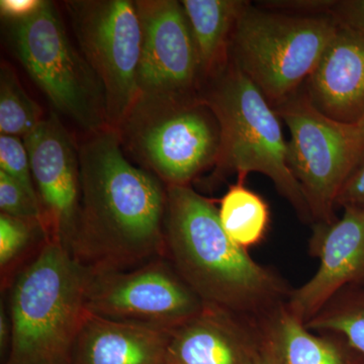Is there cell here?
Segmentation results:
<instances>
[{"mask_svg":"<svg viewBox=\"0 0 364 364\" xmlns=\"http://www.w3.org/2000/svg\"><path fill=\"white\" fill-rule=\"evenodd\" d=\"M86 134L78 144L81 203L72 256L90 274L163 257L166 188L127 159L116 129Z\"/></svg>","mask_w":364,"mask_h":364,"instance_id":"1","label":"cell"},{"mask_svg":"<svg viewBox=\"0 0 364 364\" xmlns=\"http://www.w3.org/2000/svg\"><path fill=\"white\" fill-rule=\"evenodd\" d=\"M165 257L205 305L232 315L282 305V280L230 239L219 210L189 186H166Z\"/></svg>","mask_w":364,"mask_h":364,"instance_id":"2","label":"cell"},{"mask_svg":"<svg viewBox=\"0 0 364 364\" xmlns=\"http://www.w3.org/2000/svg\"><path fill=\"white\" fill-rule=\"evenodd\" d=\"M88 279L68 249L43 242L11 289V339L4 364H70L88 315Z\"/></svg>","mask_w":364,"mask_h":364,"instance_id":"3","label":"cell"},{"mask_svg":"<svg viewBox=\"0 0 364 364\" xmlns=\"http://www.w3.org/2000/svg\"><path fill=\"white\" fill-rule=\"evenodd\" d=\"M200 97L221 127V151L215 174H237L238 181H245L251 172L263 174L301 219L313 221L301 186L287 164V141L279 117L259 88L229 60L224 70L203 83Z\"/></svg>","mask_w":364,"mask_h":364,"instance_id":"4","label":"cell"},{"mask_svg":"<svg viewBox=\"0 0 364 364\" xmlns=\"http://www.w3.org/2000/svg\"><path fill=\"white\" fill-rule=\"evenodd\" d=\"M117 131L123 149L166 186H189L221 151V127L200 95L138 97Z\"/></svg>","mask_w":364,"mask_h":364,"instance_id":"5","label":"cell"},{"mask_svg":"<svg viewBox=\"0 0 364 364\" xmlns=\"http://www.w3.org/2000/svg\"><path fill=\"white\" fill-rule=\"evenodd\" d=\"M337 28L333 16H296L250 2L235 26L229 60L274 109L301 90Z\"/></svg>","mask_w":364,"mask_h":364,"instance_id":"6","label":"cell"},{"mask_svg":"<svg viewBox=\"0 0 364 364\" xmlns=\"http://www.w3.org/2000/svg\"><path fill=\"white\" fill-rule=\"evenodd\" d=\"M14 52L54 109L86 133L107 126L104 86L67 35L52 1L21 20H11Z\"/></svg>","mask_w":364,"mask_h":364,"instance_id":"7","label":"cell"},{"mask_svg":"<svg viewBox=\"0 0 364 364\" xmlns=\"http://www.w3.org/2000/svg\"><path fill=\"white\" fill-rule=\"evenodd\" d=\"M274 111L289 128L287 164L313 221L331 224L340 191L364 153L363 129L321 114L301 90Z\"/></svg>","mask_w":364,"mask_h":364,"instance_id":"8","label":"cell"},{"mask_svg":"<svg viewBox=\"0 0 364 364\" xmlns=\"http://www.w3.org/2000/svg\"><path fill=\"white\" fill-rule=\"evenodd\" d=\"M79 50L104 86L107 126L119 128L138 97L142 28L135 1L71 0Z\"/></svg>","mask_w":364,"mask_h":364,"instance_id":"9","label":"cell"},{"mask_svg":"<svg viewBox=\"0 0 364 364\" xmlns=\"http://www.w3.org/2000/svg\"><path fill=\"white\" fill-rule=\"evenodd\" d=\"M205 306L165 256L127 272L90 273L86 309L97 317L171 332Z\"/></svg>","mask_w":364,"mask_h":364,"instance_id":"10","label":"cell"},{"mask_svg":"<svg viewBox=\"0 0 364 364\" xmlns=\"http://www.w3.org/2000/svg\"><path fill=\"white\" fill-rule=\"evenodd\" d=\"M135 4L143 36L138 97L200 95L198 55L181 1L138 0Z\"/></svg>","mask_w":364,"mask_h":364,"instance_id":"11","label":"cell"},{"mask_svg":"<svg viewBox=\"0 0 364 364\" xmlns=\"http://www.w3.org/2000/svg\"><path fill=\"white\" fill-rule=\"evenodd\" d=\"M42 212L45 240L70 248L81 203L78 145L52 112L23 139Z\"/></svg>","mask_w":364,"mask_h":364,"instance_id":"12","label":"cell"},{"mask_svg":"<svg viewBox=\"0 0 364 364\" xmlns=\"http://www.w3.org/2000/svg\"><path fill=\"white\" fill-rule=\"evenodd\" d=\"M314 247L318 267L289 294L287 308L304 323L320 313L344 287L364 279V208L346 207L340 219L317 224Z\"/></svg>","mask_w":364,"mask_h":364,"instance_id":"13","label":"cell"},{"mask_svg":"<svg viewBox=\"0 0 364 364\" xmlns=\"http://www.w3.org/2000/svg\"><path fill=\"white\" fill-rule=\"evenodd\" d=\"M338 23V21H337ZM303 92L321 114L358 124L364 117V35L338 23Z\"/></svg>","mask_w":364,"mask_h":364,"instance_id":"14","label":"cell"},{"mask_svg":"<svg viewBox=\"0 0 364 364\" xmlns=\"http://www.w3.org/2000/svg\"><path fill=\"white\" fill-rule=\"evenodd\" d=\"M257 348L237 316L205 305L170 333L165 364H251Z\"/></svg>","mask_w":364,"mask_h":364,"instance_id":"15","label":"cell"},{"mask_svg":"<svg viewBox=\"0 0 364 364\" xmlns=\"http://www.w3.org/2000/svg\"><path fill=\"white\" fill-rule=\"evenodd\" d=\"M170 333L88 313L70 364H165Z\"/></svg>","mask_w":364,"mask_h":364,"instance_id":"16","label":"cell"},{"mask_svg":"<svg viewBox=\"0 0 364 364\" xmlns=\"http://www.w3.org/2000/svg\"><path fill=\"white\" fill-rule=\"evenodd\" d=\"M258 336L268 364H348L338 344L314 335L287 304L263 316Z\"/></svg>","mask_w":364,"mask_h":364,"instance_id":"17","label":"cell"},{"mask_svg":"<svg viewBox=\"0 0 364 364\" xmlns=\"http://www.w3.org/2000/svg\"><path fill=\"white\" fill-rule=\"evenodd\" d=\"M249 4L244 0H182L198 55L202 85L229 63L232 35Z\"/></svg>","mask_w":364,"mask_h":364,"instance_id":"18","label":"cell"},{"mask_svg":"<svg viewBox=\"0 0 364 364\" xmlns=\"http://www.w3.org/2000/svg\"><path fill=\"white\" fill-rule=\"evenodd\" d=\"M218 210L224 231L246 250L260 243L267 233L269 207L264 198L246 188L244 181L229 186Z\"/></svg>","mask_w":364,"mask_h":364,"instance_id":"19","label":"cell"},{"mask_svg":"<svg viewBox=\"0 0 364 364\" xmlns=\"http://www.w3.org/2000/svg\"><path fill=\"white\" fill-rule=\"evenodd\" d=\"M44 112L23 90L16 71L9 64L0 69V133L25 138L43 121Z\"/></svg>","mask_w":364,"mask_h":364,"instance_id":"20","label":"cell"},{"mask_svg":"<svg viewBox=\"0 0 364 364\" xmlns=\"http://www.w3.org/2000/svg\"><path fill=\"white\" fill-rule=\"evenodd\" d=\"M306 326L341 335L351 348L364 355V291L338 306H325Z\"/></svg>","mask_w":364,"mask_h":364,"instance_id":"21","label":"cell"},{"mask_svg":"<svg viewBox=\"0 0 364 364\" xmlns=\"http://www.w3.org/2000/svg\"><path fill=\"white\" fill-rule=\"evenodd\" d=\"M0 171L4 172L39 200L33 182L30 156L20 136L0 135Z\"/></svg>","mask_w":364,"mask_h":364,"instance_id":"22","label":"cell"},{"mask_svg":"<svg viewBox=\"0 0 364 364\" xmlns=\"http://www.w3.org/2000/svg\"><path fill=\"white\" fill-rule=\"evenodd\" d=\"M35 233L44 235L43 228L9 215H0V267L2 272L20 257L30 245Z\"/></svg>","mask_w":364,"mask_h":364,"instance_id":"23","label":"cell"},{"mask_svg":"<svg viewBox=\"0 0 364 364\" xmlns=\"http://www.w3.org/2000/svg\"><path fill=\"white\" fill-rule=\"evenodd\" d=\"M0 210L1 214L43 228L39 200L28 195L18 181L2 171H0Z\"/></svg>","mask_w":364,"mask_h":364,"instance_id":"24","label":"cell"},{"mask_svg":"<svg viewBox=\"0 0 364 364\" xmlns=\"http://www.w3.org/2000/svg\"><path fill=\"white\" fill-rule=\"evenodd\" d=\"M257 6L272 11H280L296 16H331L336 0H272L259 1Z\"/></svg>","mask_w":364,"mask_h":364,"instance_id":"25","label":"cell"},{"mask_svg":"<svg viewBox=\"0 0 364 364\" xmlns=\"http://www.w3.org/2000/svg\"><path fill=\"white\" fill-rule=\"evenodd\" d=\"M336 205L343 208H364V153L345 181Z\"/></svg>","mask_w":364,"mask_h":364,"instance_id":"26","label":"cell"},{"mask_svg":"<svg viewBox=\"0 0 364 364\" xmlns=\"http://www.w3.org/2000/svg\"><path fill=\"white\" fill-rule=\"evenodd\" d=\"M331 16L341 25L364 35V0H337Z\"/></svg>","mask_w":364,"mask_h":364,"instance_id":"27","label":"cell"},{"mask_svg":"<svg viewBox=\"0 0 364 364\" xmlns=\"http://www.w3.org/2000/svg\"><path fill=\"white\" fill-rule=\"evenodd\" d=\"M43 0H1L0 11L9 20H21L38 11Z\"/></svg>","mask_w":364,"mask_h":364,"instance_id":"28","label":"cell"},{"mask_svg":"<svg viewBox=\"0 0 364 364\" xmlns=\"http://www.w3.org/2000/svg\"><path fill=\"white\" fill-rule=\"evenodd\" d=\"M11 339V325L9 315L4 310V306H1L0 311V350L1 356L6 355L9 353V345Z\"/></svg>","mask_w":364,"mask_h":364,"instance_id":"29","label":"cell"},{"mask_svg":"<svg viewBox=\"0 0 364 364\" xmlns=\"http://www.w3.org/2000/svg\"><path fill=\"white\" fill-rule=\"evenodd\" d=\"M251 364H268L267 359L263 358L262 354H261L259 348H257V351H256L255 354H254Z\"/></svg>","mask_w":364,"mask_h":364,"instance_id":"30","label":"cell"},{"mask_svg":"<svg viewBox=\"0 0 364 364\" xmlns=\"http://www.w3.org/2000/svg\"><path fill=\"white\" fill-rule=\"evenodd\" d=\"M358 124H359V126H360V127H361V128H363V130H364V117H363V119H361L360 123H359Z\"/></svg>","mask_w":364,"mask_h":364,"instance_id":"31","label":"cell"}]
</instances>
